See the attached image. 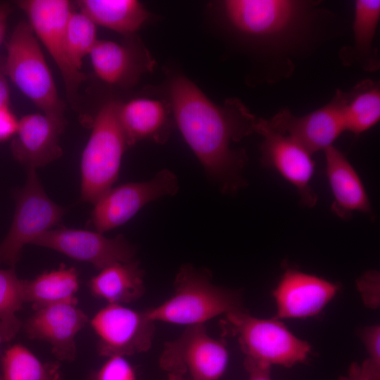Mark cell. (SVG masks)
Instances as JSON below:
<instances>
[{"mask_svg":"<svg viewBox=\"0 0 380 380\" xmlns=\"http://www.w3.org/2000/svg\"><path fill=\"white\" fill-rule=\"evenodd\" d=\"M168 91L175 123L207 175L222 193H236L246 185L248 158L232 145L255 133L258 118L237 99L217 106L180 74L170 78Z\"/></svg>","mask_w":380,"mask_h":380,"instance_id":"1","label":"cell"},{"mask_svg":"<svg viewBox=\"0 0 380 380\" xmlns=\"http://www.w3.org/2000/svg\"><path fill=\"white\" fill-rule=\"evenodd\" d=\"M241 310L240 293L215 284L208 270L184 264L176 274L172 296L145 312L154 322L188 327Z\"/></svg>","mask_w":380,"mask_h":380,"instance_id":"2","label":"cell"},{"mask_svg":"<svg viewBox=\"0 0 380 380\" xmlns=\"http://www.w3.org/2000/svg\"><path fill=\"white\" fill-rule=\"evenodd\" d=\"M310 2L292 0H227L221 3L225 23L237 34L269 50L284 49L300 38L309 23Z\"/></svg>","mask_w":380,"mask_h":380,"instance_id":"3","label":"cell"},{"mask_svg":"<svg viewBox=\"0 0 380 380\" xmlns=\"http://www.w3.org/2000/svg\"><path fill=\"white\" fill-rule=\"evenodd\" d=\"M4 68L6 77L42 113L65 124L64 104L27 21H20L14 28L6 45Z\"/></svg>","mask_w":380,"mask_h":380,"instance_id":"4","label":"cell"},{"mask_svg":"<svg viewBox=\"0 0 380 380\" xmlns=\"http://www.w3.org/2000/svg\"><path fill=\"white\" fill-rule=\"evenodd\" d=\"M120 102L110 100L97 112L81 157L80 198L94 203L116 181L127 145L120 122Z\"/></svg>","mask_w":380,"mask_h":380,"instance_id":"5","label":"cell"},{"mask_svg":"<svg viewBox=\"0 0 380 380\" xmlns=\"http://www.w3.org/2000/svg\"><path fill=\"white\" fill-rule=\"evenodd\" d=\"M223 327L239 342L246 360L271 366L291 367L303 362L310 344L292 334L281 322L260 319L245 310L224 315Z\"/></svg>","mask_w":380,"mask_h":380,"instance_id":"6","label":"cell"},{"mask_svg":"<svg viewBox=\"0 0 380 380\" xmlns=\"http://www.w3.org/2000/svg\"><path fill=\"white\" fill-rule=\"evenodd\" d=\"M11 226L0 243V266L15 267L23 247L58 224L66 209L46 194L34 169L27 170L25 185L15 191Z\"/></svg>","mask_w":380,"mask_h":380,"instance_id":"7","label":"cell"},{"mask_svg":"<svg viewBox=\"0 0 380 380\" xmlns=\"http://www.w3.org/2000/svg\"><path fill=\"white\" fill-rule=\"evenodd\" d=\"M228 363L224 341L211 336L205 324L185 327L178 337L165 343L158 360L167 374L194 380H218Z\"/></svg>","mask_w":380,"mask_h":380,"instance_id":"8","label":"cell"},{"mask_svg":"<svg viewBox=\"0 0 380 380\" xmlns=\"http://www.w3.org/2000/svg\"><path fill=\"white\" fill-rule=\"evenodd\" d=\"M97 336L100 356H128L148 352L152 347L156 326L145 310L125 305L106 304L89 319Z\"/></svg>","mask_w":380,"mask_h":380,"instance_id":"9","label":"cell"},{"mask_svg":"<svg viewBox=\"0 0 380 380\" xmlns=\"http://www.w3.org/2000/svg\"><path fill=\"white\" fill-rule=\"evenodd\" d=\"M17 4L58 68L70 101H75L86 77L73 67L68 57L65 27L72 11L71 3L67 0H22Z\"/></svg>","mask_w":380,"mask_h":380,"instance_id":"10","label":"cell"},{"mask_svg":"<svg viewBox=\"0 0 380 380\" xmlns=\"http://www.w3.org/2000/svg\"><path fill=\"white\" fill-rule=\"evenodd\" d=\"M178 190V179L167 169L148 181L111 188L94 203L91 222L96 232L103 234L127 222L147 203L174 196Z\"/></svg>","mask_w":380,"mask_h":380,"instance_id":"11","label":"cell"},{"mask_svg":"<svg viewBox=\"0 0 380 380\" xmlns=\"http://www.w3.org/2000/svg\"><path fill=\"white\" fill-rule=\"evenodd\" d=\"M31 244L88 262L99 271L116 262L131 261L135 259L137 252L136 248L122 234L108 238L96 231L67 227L46 231Z\"/></svg>","mask_w":380,"mask_h":380,"instance_id":"12","label":"cell"},{"mask_svg":"<svg viewBox=\"0 0 380 380\" xmlns=\"http://www.w3.org/2000/svg\"><path fill=\"white\" fill-rule=\"evenodd\" d=\"M255 133L263 137L260 145L262 164L293 184L303 205L315 206L317 197L310 184L315 171L312 153L291 137L271 129L266 119L258 118Z\"/></svg>","mask_w":380,"mask_h":380,"instance_id":"13","label":"cell"},{"mask_svg":"<svg viewBox=\"0 0 380 380\" xmlns=\"http://www.w3.org/2000/svg\"><path fill=\"white\" fill-rule=\"evenodd\" d=\"M348 97V92L337 89L327 104L307 115L296 116L286 108L267 122L271 129L291 137L312 154L324 151L346 131L343 108Z\"/></svg>","mask_w":380,"mask_h":380,"instance_id":"14","label":"cell"},{"mask_svg":"<svg viewBox=\"0 0 380 380\" xmlns=\"http://www.w3.org/2000/svg\"><path fill=\"white\" fill-rule=\"evenodd\" d=\"M89 321L77 304L62 303L35 310L23 327L29 338L49 343L58 360L72 362L77 356L75 337Z\"/></svg>","mask_w":380,"mask_h":380,"instance_id":"15","label":"cell"},{"mask_svg":"<svg viewBox=\"0 0 380 380\" xmlns=\"http://www.w3.org/2000/svg\"><path fill=\"white\" fill-rule=\"evenodd\" d=\"M338 290V285L322 278L296 270H287L273 292L276 317L315 316L331 301Z\"/></svg>","mask_w":380,"mask_h":380,"instance_id":"16","label":"cell"},{"mask_svg":"<svg viewBox=\"0 0 380 380\" xmlns=\"http://www.w3.org/2000/svg\"><path fill=\"white\" fill-rule=\"evenodd\" d=\"M65 126L42 113L24 115L11 142L13 157L26 170H36L57 160L63 154L59 137Z\"/></svg>","mask_w":380,"mask_h":380,"instance_id":"17","label":"cell"},{"mask_svg":"<svg viewBox=\"0 0 380 380\" xmlns=\"http://www.w3.org/2000/svg\"><path fill=\"white\" fill-rule=\"evenodd\" d=\"M170 102L152 99L136 98L119 104L118 117L127 145L149 139L164 143L172 129Z\"/></svg>","mask_w":380,"mask_h":380,"instance_id":"18","label":"cell"},{"mask_svg":"<svg viewBox=\"0 0 380 380\" xmlns=\"http://www.w3.org/2000/svg\"><path fill=\"white\" fill-rule=\"evenodd\" d=\"M324 151L326 175L334 200L332 211L341 218L348 217L355 211L371 213L372 205L363 183L346 156L334 146Z\"/></svg>","mask_w":380,"mask_h":380,"instance_id":"19","label":"cell"},{"mask_svg":"<svg viewBox=\"0 0 380 380\" xmlns=\"http://www.w3.org/2000/svg\"><path fill=\"white\" fill-rule=\"evenodd\" d=\"M88 286L93 296L106 304L126 305L144 295V270L136 259L116 262L99 270L89 279Z\"/></svg>","mask_w":380,"mask_h":380,"instance_id":"20","label":"cell"},{"mask_svg":"<svg viewBox=\"0 0 380 380\" xmlns=\"http://www.w3.org/2000/svg\"><path fill=\"white\" fill-rule=\"evenodd\" d=\"M22 284L25 303H30L34 310L62 303H78L79 274L73 267L61 264L34 279H23Z\"/></svg>","mask_w":380,"mask_h":380,"instance_id":"21","label":"cell"},{"mask_svg":"<svg viewBox=\"0 0 380 380\" xmlns=\"http://www.w3.org/2000/svg\"><path fill=\"white\" fill-rule=\"evenodd\" d=\"M80 11L100 25L122 34H132L146 22L149 13L135 0H80Z\"/></svg>","mask_w":380,"mask_h":380,"instance_id":"22","label":"cell"},{"mask_svg":"<svg viewBox=\"0 0 380 380\" xmlns=\"http://www.w3.org/2000/svg\"><path fill=\"white\" fill-rule=\"evenodd\" d=\"M379 18L380 1H355L353 23L354 45L341 52L344 62L355 61L370 71L378 68L379 59L373 42Z\"/></svg>","mask_w":380,"mask_h":380,"instance_id":"23","label":"cell"},{"mask_svg":"<svg viewBox=\"0 0 380 380\" xmlns=\"http://www.w3.org/2000/svg\"><path fill=\"white\" fill-rule=\"evenodd\" d=\"M1 369V380H64L58 361L43 362L19 343L5 350Z\"/></svg>","mask_w":380,"mask_h":380,"instance_id":"24","label":"cell"},{"mask_svg":"<svg viewBox=\"0 0 380 380\" xmlns=\"http://www.w3.org/2000/svg\"><path fill=\"white\" fill-rule=\"evenodd\" d=\"M380 119V89L376 82L365 80L350 91L343 108L345 130L361 134Z\"/></svg>","mask_w":380,"mask_h":380,"instance_id":"25","label":"cell"},{"mask_svg":"<svg viewBox=\"0 0 380 380\" xmlns=\"http://www.w3.org/2000/svg\"><path fill=\"white\" fill-rule=\"evenodd\" d=\"M89 56L97 77L108 84L123 83L135 68L131 51L113 41L97 40Z\"/></svg>","mask_w":380,"mask_h":380,"instance_id":"26","label":"cell"},{"mask_svg":"<svg viewBox=\"0 0 380 380\" xmlns=\"http://www.w3.org/2000/svg\"><path fill=\"white\" fill-rule=\"evenodd\" d=\"M22 281L15 267L0 268V329L4 342L13 339L23 327L17 316L25 303Z\"/></svg>","mask_w":380,"mask_h":380,"instance_id":"27","label":"cell"},{"mask_svg":"<svg viewBox=\"0 0 380 380\" xmlns=\"http://www.w3.org/2000/svg\"><path fill=\"white\" fill-rule=\"evenodd\" d=\"M67 50L73 67L82 71L84 58L89 55L96 39V25L81 11H72L65 27Z\"/></svg>","mask_w":380,"mask_h":380,"instance_id":"28","label":"cell"},{"mask_svg":"<svg viewBox=\"0 0 380 380\" xmlns=\"http://www.w3.org/2000/svg\"><path fill=\"white\" fill-rule=\"evenodd\" d=\"M87 380H139L135 367L123 356H112L91 372Z\"/></svg>","mask_w":380,"mask_h":380,"instance_id":"29","label":"cell"},{"mask_svg":"<svg viewBox=\"0 0 380 380\" xmlns=\"http://www.w3.org/2000/svg\"><path fill=\"white\" fill-rule=\"evenodd\" d=\"M338 380H380V368L367 358L361 365L352 363L347 374Z\"/></svg>","mask_w":380,"mask_h":380,"instance_id":"30","label":"cell"},{"mask_svg":"<svg viewBox=\"0 0 380 380\" xmlns=\"http://www.w3.org/2000/svg\"><path fill=\"white\" fill-rule=\"evenodd\" d=\"M362 338L369 354L368 359L377 367L380 368V327L372 325L366 327L362 334Z\"/></svg>","mask_w":380,"mask_h":380,"instance_id":"31","label":"cell"},{"mask_svg":"<svg viewBox=\"0 0 380 380\" xmlns=\"http://www.w3.org/2000/svg\"><path fill=\"white\" fill-rule=\"evenodd\" d=\"M19 120L10 107L0 108V141L13 137L18 130Z\"/></svg>","mask_w":380,"mask_h":380,"instance_id":"32","label":"cell"},{"mask_svg":"<svg viewBox=\"0 0 380 380\" xmlns=\"http://www.w3.org/2000/svg\"><path fill=\"white\" fill-rule=\"evenodd\" d=\"M244 367L249 374L248 380H272L270 365L245 359Z\"/></svg>","mask_w":380,"mask_h":380,"instance_id":"33","label":"cell"},{"mask_svg":"<svg viewBox=\"0 0 380 380\" xmlns=\"http://www.w3.org/2000/svg\"><path fill=\"white\" fill-rule=\"evenodd\" d=\"M4 68V61L0 63V108L10 107V90Z\"/></svg>","mask_w":380,"mask_h":380,"instance_id":"34","label":"cell"},{"mask_svg":"<svg viewBox=\"0 0 380 380\" xmlns=\"http://www.w3.org/2000/svg\"><path fill=\"white\" fill-rule=\"evenodd\" d=\"M11 8L7 4L0 3V46L4 39Z\"/></svg>","mask_w":380,"mask_h":380,"instance_id":"35","label":"cell"},{"mask_svg":"<svg viewBox=\"0 0 380 380\" xmlns=\"http://www.w3.org/2000/svg\"><path fill=\"white\" fill-rule=\"evenodd\" d=\"M165 380H194L186 376L175 374H167Z\"/></svg>","mask_w":380,"mask_h":380,"instance_id":"36","label":"cell"},{"mask_svg":"<svg viewBox=\"0 0 380 380\" xmlns=\"http://www.w3.org/2000/svg\"><path fill=\"white\" fill-rule=\"evenodd\" d=\"M2 342H4V338H3L1 331V329H0V344H1Z\"/></svg>","mask_w":380,"mask_h":380,"instance_id":"37","label":"cell"},{"mask_svg":"<svg viewBox=\"0 0 380 380\" xmlns=\"http://www.w3.org/2000/svg\"><path fill=\"white\" fill-rule=\"evenodd\" d=\"M0 380H1V377H0Z\"/></svg>","mask_w":380,"mask_h":380,"instance_id":"38","label":"cell"}]
</instances>
